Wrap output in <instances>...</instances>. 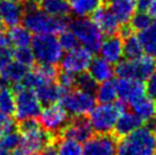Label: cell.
<instances>
[{
	"instance_id": "1",
	"label": "cell",
	"mask_w": 156,
	"mask_h": 155,
	"mask_svg": "<svg viewBox=\"0 0 156 155\" xmlns=\"http://www.w3.org/2000/svg\"><path fill=\"white\" fill-rule=\"evenodd\" d=\"M17 129L21 134V142L17 150L23 155L42 152L47 146L56 142L58 138L44 129L37 117L20 121Z\"/></svg>"
},
{
	"instance_id": "2",
	"label": "cell",
	"mask_w": 156,
	"mask_h": 155,
	"mask_svg": "<svg viewBox=\"0 0 156 155\" xmlns=\"http://www.w3.org/2000/svg\"><path fill=\"white\" fill-rule=\"evenodd\" d=\"M22 21L26 29L35 34L61 33L69 25V17H55L39 8L24 12Z\"/></svg>"
},
{
	"instance_id": "3",
	"label": "cell",
	"mask_w": 156,
	"mask_h": 155,
	"mask_svg": "<svg viewBox=\"0 0 156 155\" xmlns=\"http://www.w3.org/2000/svg\"><path fill=\"white\" fill-rule=\"evenodd\" d=\"M156 136L147 127H140L117 140V155H153Z\"/></svg>"
},
{
	"instance_id": "4",
	"label": "cell",
	"mask_w": 156,
	"mask_h": 155,
	"mask_svg": "<svg viewBox=\"0 0 156 155\" xmlns=\"http://www.w3.org/2000/svg\"><path fill=\"white\" fill-rule=\"evenodd\" d=\"M126 104L120 102L99 103L89 113V121L97 134H109L113 131L119 116L126 111Z\"/></svg>"
},
{
	"instance_id": "5",
	"label": "cell",
	"mask_w": 156,
	"mask_h": 155,
	"mask_svg": "<svg viewBox=\"0 0 156 155\" xmlns=\"http://www.w3.org/2000/svg\"><path fill=\"white\" fill-rule=\"evenodd\" d=\"M156 69V58L151 55H141L137 58H126L120 60L114 67L115 74L119 78L133 79L147 81V79Z\"/></svg>"
},
{
	"instance_id": "6",
	"label": "cell",
	"mask_w": 156,
	"mask_h": 155,
	"mask_svg": "<svg viewBox=\"0 0 156 155\" xmlns=\"http://www.w3.org/2000/svg\"><path fill=\"white\" fill-rule=\"evenodd\" d=\"M15 92V113L16 120L20 121L26 119H35L41 112V105L35 91L30 88H25L22 83L13 85Z\"/></svg>"
},
{
	"instance_id": "7",
	"label": "cell",
	"mask_w": 156,
	"mask_h": 155,
	"mask_svg": "<svg viewBox=\"0 0 156 155\" xmlns=\"http://www.w3.org/2000/svg\"><path fill=\"white\" fill-rule=\"evenodd\" d=\"M35 60L40 64L57 65L63 57V48L54 34H37L31 41Z\"/></svg>"
},
{
	"instance_id": "8",
	"label": "cell",
	"mask_w": 156,
	"mask_h": 155,
	"mask_svg": "<svg viewBox=\"0 0 156 155\" xmlns=\"http://www.w3.org/2000/svg\"><path fill=\"white\" fill-rule=\"evenodd\" d=\"M71 31L76 35L79 42L83 45L92 52H99V48L103 43V32L91 20L84 17H79L69 22Z\"/></svg>"
},
{
	"instance_id": "9",
	"label": "cell",
	"mask_w": 156,
	"mask_h": 155,
	"mask_svg": "<svg viewBox=\"0 0 156 155\" xmlns=\"http://www.w3.org/2000/svg\"><path fill=\"white\" fill-rule=\"evenodd\" d=\"M59 102L69 115L82 116L89 114L91 110L95 107L96 96L94 92L75 88L66 90Z\"/></svg>"
},
{
	"instance_id": "10",
	"label": "cell",
	"mask_w": 156,
	"mask_h": 155,
	"mask_svg": "<svg viewBox=\"0 0 156 155\" xmlns=\"http://www.w3.org/2000/svg\"><path fill=\"white\" fill-rule=\"evenodd\" d=\"M69 114L61 103H54L46 105L39 114V122L42 128L50 134L58 137L62 130L69 123Z\"/></svg>"
},
{
	"instance_id": "11",
	"label": "cell",
	"mask_w": 156,
	"mask_h": 155,
	"mask_svg": "<svg viewBox=\"0 0 156 155\" xmlns=\"http://www.w3.org/2000/svg\"><path fill=\"white\" fill-rule=\"evenodd\" d=\"M117 139L114 135H92L83 146V155H117Z\"/></svg>"
},
{
	"instance_id": "12",
	"label": "cell",
	"mask_w": 156,
	"mask_h": 155,
	"mask_svg": "<svg viewBox=\"0 0 156 155\" xmlns=\"http://www.w3.org/2000/svg\"><path fill=\"white\" fill-rule=\"evenodd\" d=\"M92 60V52L86 47H76L67 52L61 59L62 70H65L74 74H79L89 69Z\"/></svg>"
},
{
	"instance_id": "13",
	"label": "cell",
	"mask_w": 156,
	"mask_h": 155,
	"mask_svg": "<svg viewBox=\"0 0 156 155\" xmlns=\"http://www.w3.org/2000/svg\"><path fill=\"white\" fill-rule=\"evenodd\" d=\"M115 85L117 97L126 105H130L136 99L146 95V85L140 80L119 78L117 80H115Z\"/></svg>"
},
{
	"instance_id": "14",
	"label": "cell",
	"mask_w": 156,
	"mask_h": 155,
	"mask_svg": "<svg viewBox=\"0 0 156 155\" xmlns=\"http://www.w3.org/2000/svg\"><path fill=\"white\" fill-rule=\"evenodd\" d=\"M94 134V129L90 121L86 115L74 116L65 125L58 137H66L74 139L79 142H86Z\"/></svg>"
},
{
	"instance_id": "15",
	"label": "cell",
	"mask_w": 156,
	"mask_h": 155,
	"mask_svg": "<svg viewBox=\"0 0 156 155\" xmlns=\"http://www.w3.org/2000/svg\"><path fill=\"white\" fill-rule=\"evenodd\" d=\"M92 15V21L96 23V25L100 29L103 34H106L107 37L114 35L119 32V20L114 15L111 9H108L105 6H99L96 9Z\"/></svg>"
},
{
	"instance_id": "16",
	"label": "cell",
	"mask_w": 156,
	"mask_h": 155,
	"mask_svg": "<svg viewBox=\"0 0 156 155\" xmlns=\"http://www.w3.org/2000/svg\"><path fill=\"white\" fill-rule=\"evenodd\" d=\"M144 121L139 117L134 112H129V111H123L121 115L119 116L116 123L114 125V136L119 139L131 134L132 131L137 130L143 125Z\"/></svg>"
},
{
	"instance_id": "17",
	"label": "cell",
	"mask_w": 156,
	"mask_h": 155,
	"mask_svg": "<svg viewBox=\"0 0 156 155\" xmlns=\"http://www.w3.org/2000/svg\"><path fill=\"white\" fill-rule=\"evenodd\" d=\"M100 56L112 64H116L123 56V39L120 35H109L99 48Z\"/></svg>"
},
{
	"instance_id": "18",
	"label": "cell",
	"mask_w": 156,
	"mask_h": 155,
	"mask_svg": "<svg viewBox=\"0 0 156 155\" xmlns=\"http://www.w3.org/2000/svg\"><path fill=\"white\" fill-rule=\"evenodd\" d=\"M23 6L13 0H0V15L2 22L9 27L18 25L23 18Z\"/></svg>"
},
{
	"instance_id": "19",
	"label": "cell",
	"mask_w": 156,
	"mask_h": 155,
	"mask_svg": "<svg viewBox=\"0 0 156 155\" xmlns=\"http://www.w3.org/2000/svg\"><path fill=\"white\" fill-rule=\"evenodd\" d=\"M116 16L120 23H126L131 20L137 9V0H104Z\"/></svg>"
},
{
	"instance_id": "20",
	"label": "cell",
	"mask_w": 156,
	"mask_h": 155,
	"mask_svg": "<svg viewBox=\"0 0 156 155\" xmlns=\"http://www.w3.org/2000/svg\"><path fill=\"white\" fill-rule=\"evenodd\" d=\"M35 94L39 98L40 103L49 105L59 102L65 90L58 83L55 82H44L34 89Z\"/></svg>"
},
{
	"instance_id": "21",
	"label": "cell",
	"mask_w": 156,
	"mask_h": 155,
	"mask_svg": "<svg viewBox=\"0 0 156 155\" xmlns=\"http://www.w3.org/2000/svg\"><path fill=\"white\" fill-rule=\"evenodd\" d=\"M88 70L91 77L99 83L113 79L115 74V70L113 67L112 63H109L108 60H106L101 56L92 58Z\"/></svg>"
},
{
	"instance_id": "22",
	"label": "cell",
	"mask_w": 156,
	"mask_h": 155,
	"mask_svg": "<svg viewBox=\"0 0 156 155\" xmlns=\"http://www.w3.org/2000/svg\"><path fill=\"white\" fill-rule=\"evenodd\" d=\"M132 112H134L143 121H149L156 116V100L151 96L144 95L130 104Z\"/></svg>"
},
{
	"instance_id": "23",
	"label": "cell",
	"mask_w": 156,
	"mask_h": 155,
	"mask_svg": "<svg viewBox=\"0 0 156 155\" xmlns=\"http://www.w3.org/2000/svg\"><path fill=\"white\" fill-rule=\"evenodd\" d=\"M27 72V66L21 64L17 60H12L0 70V79H2L7 85H16L22 82Z\"/></svg>"
},
{
	"instance_id": "24",
	"label": "cell",
	"mask_w": 156,
	"mask_h": 155,
	"mask_svg": "<svg viewBox=\"0 0 156 155\" xmlns=\"http://www.w3.org/2000/svg\"><path fill=\"white\" fill-rule=\"evenodd\" d=\"M40 7L44 12L55 17H69L71 14L67 0H41Z\"/></svg>"
},
{
	"instance_id": "25",
	"label": "cell",
	"mask_w": 156,
	"mask_h": 155,
	"mask_svg": "<svg viewBox=\"0 0 156 155\" xmlns=\"http://www.w3.org/2000/svg\"><path fill=\"white\" fill-rule=\"evenodd\" d=\"M138 38L143 45L144 52L156 58V20L139 32Z\"/></svg>"
},
{
	"instance_id": "26",
	"label": "cell",
	"mask_w": 156,
	"mask_h": 155,
	"mask_svg": "<svg viewBox=\"0 0 156 155\" xmlns=\"http://www.w3.org/2000/svg\"><path fill=\"white\" fill-rule=\"evenodd\" d=\"M71 12L78 17H86L104 4V0H69Z\"/></svg>"
},
{
	"instance_id": "27",
	"label": "cell",
	"mask_w": 156,
	"mask_h": 155,
	"mask_svg": "<svg viewBox=\"0 0 156 155\" xmlns=\"http://www.w3.org/2000/svg\"><path fill=\"white\" fill-rule=\"evenodd\" d=\"M0 111L8 115L15 113V92L2 79H0Z\"/></svg>"
},
{
	"instance_id": "28",
	"label": "cell",
	"mask_w": 156,
	"mask_h": 155,
	"mask_svg": "<svg viewBox=\"0 0 156 155\" xmlns=\"http://www.w3.org/2000/svg\"><path fill=\"white\" fill-rule=\"evenodd\" d=\"M95 94L96 100L99 102V103H112V102H115V99L117 98L115 80L113 81L111 79V80H107V81L100 82V85L96 89Z\"/></svg>"
},
{
	"instance_id": "29",
	"label": "cell",
	"mask_w": 156,
	"mask_h": 155,
	"mask_svg": "<svg viewBox=\"0 0 156 155\" xmlns=\"http://www.w3.org/2000/svg\"><path fill=\"white\" fill-rule=\"evenodd\" d=\"M9 42L16 47H29L32 41L31 31H29L25 26L15 25L10 27L8 31Z\"/></svg>"
},
{
	"instance_id": "30",
	"label": "cell",
	"mask_w": 156,
	"mask_h": 155,
	"mask_svg": "<svg viewBox=\"0 0 156 155\" xmlns=\"http://www.w3.org/2000/svg\"><path fill=\"white\" fill-rule=\"evenodd\" d=\"M57 151L58 155H83V147L81 142L66 137L57 138Z\"/></svg>"
},
{
	"instance_id": "31",
	"label": "cell",
	"mask_w": 156,
	"mask_h": 155,
	"mask_svg": "<svg viewBox=\"0 0 156 155\" xmlns=\"http://www.w3.org/2000/svg\"><path fill=\"white\" fill-rule=\"evenodd\" d=\"M143 52V45H141L138 37H134L132 34L129 38L124 39V41H123V55L126 58H137V57L141 56Z\"/></svg>"
},
{
	"instance_id": "32",
	"label": "cell",
	"mask_w": 156,
	"mask_h": 155,
	"mask_svg": "<svg viewBox=\"0 0 156 155\" xmlns=\"http://www.w3.org/2000/svg\"><path fill=\"white\" fill-rule=\"evenodd\" d=\"M21 142V134L17 130L9 131L7 134L0 136V150L12 153L17 150Z\"/></svg>"
},
{
	"instance_id": "33",
	"label": "cell",
	"mask_w": 156,
	"mask_h": 155,
	"mask_svg": "<svg viewBox=\"0 0 156 155\" xmlns=\"http://www.w3.org/2000/svg\"><path fill=\"white\" fill-rule=\"evenodd\" d=\"M33 71L46 82L57 81V77L59 73L58 67L54 64H40V63H38V65L33 66Z\"/></svg>"
},
{
	"instance_id": "34",
	"label": "cell",
	"mask_w": 156,
	"mask_h": 155,
	"mask_svg": "<svg viewBox=\"0 0 156 155\" xmlns=\"http://www.w3.org/2000/svg\"><path fill=\"white\" fill-rule=\"evenodd\" d=\"M75 87L84 91H89V92H94L95 94L96 89H97V81L94 78L91 77L89 72H81V73L76 74V82H75Z\"/></svg>"
},
{
	"instance_id": "35",
	"label": "cell",
	"mask_w": 156,
	"mask_h": 155,
	"mask_svg": "<svg viewBox=\"0 0 156 155\" xmlns=\"http://www.w3.org/2000/svg\"><path fill=\"white\" fill-rule=\"evenodd\" d=\"M14 59L29 67V66H33L34 65L35 57L32 48L17 47L16 50H14Z\"/></svg>"
},
{
	"instance_id": "36",
	"label": "cell",
	"mask_w": 156,
	"mask_h": 155,
	"mask_svg": "<svg viewBox=\"0 0 156 155\" xmlns=\"http://www.w3.org/2000/svg\"><path fill=\"white\" fill-rule=\"evenodd\" d=\"M152 23V17L148 15V13H145L144 10H139L138 13H134L131 17V26L134 31H143Z\"/></svg>"
},
{
	"instance_id": "37",
	"label": "cell",
	"mask_w": 156,
	"mask_h": 155,
	"mask_svg": "<svg viewBox=\"0 0 156 155\" xmlns=\"http://www.w3.org/2000/svg\"><path fill=\"white\" fill-rule=\"evenodd\" d=\"M75 82H76V74L65 71V70L59 71L58 77H57V83L65 91L73 89L75 87Z\"/></svg>"
},
{
	"instance_id": "38",
	"label": "cell",
	"mask_w": 156,
	"mask_h": 155,
	"mask_svg": "<svg viewBox=\"0 0 156 155\" xmlns=\"http://www.w3.org/2000/svg\"><path fill=\"white\" fill-rule=\"evenodd\" d=\"M58 40H59V43H61L63 50H66V52H69L74 48H76L79 45L78 38L72 31L65 30L61 32V37Z\"/></svg>"
},
{
	"instance_id": "39",
	"label": "cell",
	"mask_w": 156,
	"mask_h": 155,
	"mask_svg": "<svg viewBox=\"0 0 156 155\" xmlns=\"http://www.w3.org/2000/svg\"><path fill=\"white\" fill-rule=\"evenodd\" d=\"M13 130H16L15 121L10 119V115L0 111V136Z\"/></svg>"
},
{
	"instance_id": "40",
	"label": "cell",
	"mask_w": 156,
	"mask_h": 155,
	"mask_svg": "<svg viewBox=\"0 0 156 155\" xmlns=\"http://www.w3.org/2000/svg\"><path fill=\"white\" fill-rule=\"evenodd\" d=\"M14 60V49L9 45L0 46V70Z\"/></svg>"
},
{
	"instance_id": "41",
	"label": "cell",
	"mask_w": 156,
	"mask_h": 155,
	"mask_svg": "<svg viewBox=\"0 0 156 155\" xmlns=\"http://www.w3.org/2000/svg\"><path fill=\"white\" fill-rule=\"evenodd\" d=\"M146 92L148 96H151L153 99L156 100V69L152 73V75L147 79L146 83Z\"/></svg>"
},
{
	"instance_id": "42",
	"label": "cell",
	"mask_w": 156,
	"mask_h": 155,
	"mask_svg": "<svg viewBox=\"0 0 156 155\" xmlns=\"http://www.w3.org/2000/svg\"><path fill=\"white\" fill-rule=\"evenodd\" d=\"M133 31H134L133 27H132L131 24H129L128 22H126V23H122V26L119 29V35L124 40V39L129 38L130 35H132Z\"/></svg>"
},
{
	"instance_id": "43",
	"label": "cell",
	"mask_w": 156,
	"mask_h": 155,
	"mask_svg": "<svg viewBox=\"0 0 156 155\" xmlns=\"http://www.w3.org/2000/svg\"><path fill=\"white\" fill-rule=\"evenodd\" d=\"M41 155H58V151H57V147L55 146V142L46 147L44 151L41 152Z\"/></svg>"
},
{
	"instance_id": "44",
	"label": "cell",
	"mask_w": 156,
	"mask_h": 155,
	"mask_svg": "<svg viewBox=\"0 0 156 155\" xmlns=\"http://www.w3.org/2000/svg\"><path fill=\"white\" fill-rule=\"evenodd\" d=\"M9 38H8V32H6L4 29L0 27V46H6L9 45Z\"/></svg>"
},
{
	"instance_id": "45",
	"label": "cell",
	"mask_w": 156,
	"mask_h": 155,
	"mask_svg": "<svg viewBox=\"0 0 156 155\" xmlns=\"http://www.w3.org/2000/svg\"><path fill=\"white\" fill-rule=\"evenodd\" d=\"M147 10L148 15L152 17V20H156V0H152V2L149 4Z\"/></svg>"
},
{
	"instance_id": "46",
	"label": "cell",
	"mask_w": 156,
	"mask_h": 155,
	"mask_svg": "<svg viewBox=\"0 0 156 155\" xmlns=\"http://www.w3.org/2000/svg\"><path fill=\"white\" fill-rule=\"evenodd\" d=\"M147 122H148L147 128L156 136V116L155 117H153V119H151L149 121H147Z\"/></svg>"
},
{
	"instance_id": "47",
	"label": "cell",
	"mask_w": 156,
	"mask_h": 155,
	"mask_svg": "<svg viewBox=\"0 0 156 155\" xmlns=\"http://www.w3.org/2000/svg\"><path fill=\"white\" fill-rule=\"evenodd\" d=\"M10 155H23V154H22V153H20V152H18V150H15L14 152H12V153H10Z\"/></svg>"
},
{
	"instance_id": "48",
	"label": "cell",
	"mask_w": 156,
	"mask_h": 155,
	"mask_svg": "<svg viewBox=\"0 0 156 155\" xmlns=\"http://www.w3.org/2000/svg\"><path fill=\"white\" fill-rule=\"evenodd\" d=\"M27 1H32V2H35V4H38V5H39V4H40V1H41V0H27Z\"/></svg>"
},
{
	"instance_id": "49",
	"label": "cell",
	"mask_w": 156,
	"mask_h": 155,
	"mask_svg": "<svg viewBox=\"0 0 156 155\" xmlns=\"http://www.w3.org/2000/svg\"><path fill=\"white\" fill-rule=\"evenodd\" d=\"M13 1H15V2H20V4H22L24 0H13Z\"/></svg>"
},
{
	"instance_id": "50",
	"label": "cell",
	"mask_w": 156,
	"mask_h": 155,
	"mask_svg": "<svg viewBox=\"0 0 156 155\" xmlns=\"http://www.w3.org/2000/svg\"><path fill=\"white\" fill-rule=\"evenodd\" d=\"M1 22H2V18H1V15H0V25H1Z\"/></svg>"
},
{
	"instance_id": "51",
	"label": "cell",
	"mask_w": 156,
	"mask_h": 155,
	"mask_svg": "<svg viewBox=\"0 0 156 155\" xmlns=\"http://www.w3.org/2000/svg\"><path fill=\"white\" fill-rule=\"evenodd\" d=\"M29 155H38L37 153H33V154H29Z\"/></svg>"
},
{
	"instance_id": "52",
	"label": "cell",
	"mask_w": 156,
	"mask_h": 155,
	"mask_svg": "<svg viewBox=\"0 0 156 155\" xmlns=\"http://www.w3.org/2000/svg\"><path fill=\"white\" fill-rule=\"evenodd\" d=\"M153 155H156V151H155V152H154V154H153Z\"/></svg>"
}]
</instances>
